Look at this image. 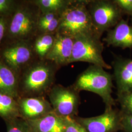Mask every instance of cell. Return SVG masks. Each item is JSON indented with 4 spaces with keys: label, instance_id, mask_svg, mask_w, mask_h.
Segmentation results:
<instances>
[{
    "label": "cell",
    "instance_id": "1",
    "mask_svg": "<svg viewBox=\"0 0 132 132\" xmlns=\"http://www.w3.org/2000/svg\"><path fill=\"white\" fill-rule=\"evenodd\" d=\"M113 76L99 66L91 65L77 77L72 87L80 92L87 90L98 95L106 108L113 107L116 101L112 96Z\"/></svg>",
    "mask_w": 132,
    "mask_h": 132
},
{
    "label": "cell",
    "instance_id": "2",
    "mask_svg": "<svg viewBox=\"0 0 132 132\" xmlns=\"http://www.w3.org/2000/svg\"><path fill=\"white\" fill-rule=\"evenodd\" d=\"M88 1L74 0L61 14L57 33L73 38L84 35H97L94 31L87 8Z\"/></svg>",
    "mask_w": 132,
    "mask_h": 132
},
{
    "label": "cell",
    "instance_id": "3",
    "mask_svg": "<svg viewBox=\"0 0 132 132\" xmlns=\"http://www.w3.org/2000/svg\"><path fill=\"white\" fill-rule=\"evenodd\" d=\"M103 44L95 34L84 35L74 38L70 64L77 62H87L105 69H111L112 66L105 61L102 55Z\"/></svg>",
    "mask_w": 132,
    "mask_h": 132
},
{
    "label": "cell",
    "instance_id": "4",
    "mask_svg": "<svg viewBox=\"0 0 132 132\" xmlns=\"http://www.w3.org/2000/svg\"><path fill=\"white\" fill-rule=\"evenodd\" d=\"M87 8L94 31L100 38L122 19V13L113 0H89Z\"/></svg>",
    "mask_w": 132,
    "mask_h": 132
},
{
    "label": "cell",
    "instance_id": "5",
    "mask_svg": "<svg viewBox=\"0 0 132 132\" xmlns=\"http://www.w3.org/2000/svg\"><path fill=\"white\" fill-rule=\"evenodd\" d=\"M79 93L71 86L54 87L50 94L53 112L61 117H77L80 103Z\"/></svg>",
    "mask_w": 132,
    "mask_h": 132
},
{
    "label": "cell",
    "instance_id": "6",
    "mask_svg": "<svg viewBox=\"0 0 132 132\" xmlns=\"http://www.w3.org/2000/svg\"><path fill=\"white\" fill-rule=\"evenodd\" d=\"M87 132H118L121 131L120 111L113 107L105 108L103 113L90 118L75 117Z\"/></svg>",
    "mask_w": 132,
    "mask_h": 132
},
{
    "label": "cell",
    "instance_id": "7",
    "mask_svg": "<svg viewBox=\"0 0 132 132\" xmlns=\"http://www.w3.org/2000/svg\"><path fill=\"white\" fill-rule=\"evenodd\" d=\"M52 67L40 63L31 69L25 79L26 88L30 91L41 93L47 90L52 83L53 78Z\"/></svg>",
    "mask_w": 132,
    "mask_h": 132
},
{
    "label": "cell",
    "instance_id": "8",
    "mask_svg": "<svg viewBox=\"0 0 132 132\" xmlns=\"http://www.w3.org/2000/svg\"><path fill=\"white\" fill-rule=\"evenodd\" d=\"M74 44V38L56 33L55 40L46 59L58 66L70 64Z\"/></svg>",
    "mask_w": 132,
    "mask_h": 132
},
{
    "label": "cell",
    "instance_id": "9",
    "mask_svg": "<svg viewBox=\"0 0 132 132\" xmlns=\"http://www.w3.org/2000/svg\"><path fill=\"white\" fill-rule=\"evenodd\" d=\"M118 94L132 92V59L121 57H114L112 64Z\"/></svg>",
    "mask_w": 132,
    "mask_h": 132
},
{
    "label": "cell",
    "instance_id": "10",
    "mask_svg": "<svg viewBox=\"0 0 132 132\" xmlns=\"http://www.w3.org/2000/svg\"><path fill=\"white\" fill-rule=\"evenodd\" d=\"M103 41L108 46L132 48V26L121 19L113 28L109 30Z\"/></svg>",
    "mask_w": 132,
    "mask_h": 132
},
{
    "label": "cell",
    "instance_id": "11",
    "mask_svg": "<svg viewBox=\"0 0 132 132\" xmlns=\"http://www.w3.org/2000/svg\"><path fill=\"white\" fill-rule=\"evenodd\" d=\"M34 132H64V122L61 117L53 111L31 120Z\"/></svg>",
    "mask_w": 132,
    "mask_h": 132
},
{
    "label": "cell",
    "instance_id": "12",
    "mask_svg": "<svg viewBox=\"0 0 132 132\" xmlns=\"http://www.w3.org/2000/svg\"><path fill=\"white\" fill-rule=\"evenodd\" d=\"M34 21L31 15L20 10L14 14L10 24V33L16 36L27 35L33 29Z\"/></svg>",
    "mask_w": 132,
    "mask_h": 132
},
{
    "label": "cell",
    "instance_id": "13",
    "mask_svg": "<svg viewBox=\"0 0 132 132\" xmlns=\"http://www.w3.org/2000/svg\"><path fill=\"white\" fill-rule=\"evenodd\" d=\"M24 114L29 118H39L53 111L50 104L41 98L24 99L21 103Z\"/></svg>",
    "mask_w": 132,
    "mask_h": 132
},
{
    "label": "cell",
    "instance_id": "14",
    "mask_svg": "<svg viewBox=\"0 0 132 132\" xmlns=\"http://www.w3.org/2000/svg\"><path fill=\"white\" fill-rule=\"evenodd\" d=\"M3 54L5 61L10 66L16 68L28 61L31 52L27 47L18 45L7 48Z\"/></svg>",
    "mask_w": 132,
    "mask_h": 132
},
{
    "label": "cell",
    "instance_id": "15",
    "mask_svg": "<svg viewBox=\"0 0 132 132\" xmlns=\"http://www.w3.org/2000/svg\"><path fill=\"white\" fill-rule=\"evenodd\" d=\"M0 93L11 97L17 94L16 80L13 72L1 62Z\"/></svg>",
    "mask_w": 132,
    "mask_h": 132
},
{
    "label": "cell",
    "instance_id": "16",
    "mask_svg": "<svg viewBox=\"0 0 132 132\" xmlns=\"http://www.w3.org/2000/svg\"><path fill=\"white\" fill-rule=\"evenodd\" d=\"M74 0H39L36 4L45 13L61 14L73 2Z\"/></svg>",
    "mask_w": 132,
    "mask_h": 132
},
{
    "label": "cell",
    "instance_id": "17",
    "mask_svg": "<svg viewBox=\"0 0 132 132\" xmlns=\"http://www.w3.org/2000/svg\"><path fill=\"white\" fill-rule=\"evenodd\" d=\"M55 34L54 35L50 34H43L36 39L35 43V50L41 58L46 59L53 45Z\"/></svg>",
    "mask_w": 132,
    "mask_h": 132
},
{
    "label": "cell",
    "instance_id": "18",
    "mask_svg": "<svg viewBox=\"0 0 132 132\" xmlns=\"http://www.w3.org/2000/svg\"><path fill=\"white\" fill-rule=\"evenodd\" d=\"M17 109L12 97L0 93V115L9 117L16 113Z\"/></svg>",
    "mask_w": 132,
    "mask_h": 132
},
{
    "label": "cell",
    "instance_id": "19",
    "mask_svg": "<svg viewBox=\"0 0 132 132\" xmlns=\"http://www.w3.org/2000/svg\"><path fill=\"white\" fill-rule=\"evenodd\" d=\"M117 100L121 107V112L132 114V92L118 94Z\"/></svg>",
    "mask_w": 132,
    "mask_h": 132
},
{
    "label": "cell",
    "instance_id": "20",
    "mask_svg": "<svg viewBox=\"0 0 132 132\" xmlns=\"http://www.w3.org/2000/svg\"><path fill=\"white\" fill-rule=\"evenodd\" d=\"M64 122V132H87L75 117H63Z\"/></svg>",
    "mask_w": 132,
    "mask_h": 132
},
{
    "label": "cell",
    "instance_id": "21",
    "mask_svg": "<svg viewBox=\"0 0 132 132\" xmlns=\"http://www.w3.org/2000/svg\"><path fill=\"white\" fill-rule=\"evenodd\" d=\"M122 13L128 14L132 17V0H113Z\"/></svg>",
    "mask_w": 132,
    "mask_h": 132
},
{
    "label": "cell",
    "instance_id": "22",
    "mask_svg": "<svg viewBox=\"0 0 132 132\" xmlns=\"http://www.w3.org/2000/svg\"><path fill=\"white\" fill-rule=\"evenodd\" d=\"M121 131L123 132H132V114L121 112Z\"/></svg>",
    "mask_w": 132,
    "mask_h": 132
},
{
    "label": "cell",
    "instance_id": "23",
    "mask_svg": "<svg viewBox=\"0 0 132 132\" xmlns=\"http://www.w3.org/2000/svg\"><path fill=\"white\" fill-rule=\"evenodd\" d=\"M28 131L27 129L24 127L20 125H12L10 127L8 132H34L32 128H31Z\"/></svg>",
    "mask_w": 132,
    "mask_h": 132
},
{
    "label": "cell",
    "instance_id": "24",
    "mask_svg": "<svg viewBox=\"0 0 132 132\" xmlns=\"http://www.w3.org/2000/svg\"><path fill=\"white\" fill-rule=\"evenodd\" d=\"M10 6V1L6 0H0V13L9 10Z\"/></svg>",
    "mask_w": 132,
    "mask_h": 132
},
{
    "label": "cell",
    "instance_id": "25",
    "mask_svg": "<svg viewBox=\"0 0 132 132\" xmlns=\"http://www.w3.org/2000/svg\"><path fill=\"white\" fill-rule=\"evenodd\" d=\"M5 21L2 19H0V42L3 38L5 34Z\"/></svg>",
    "mask_w": 132,
    "mask_h": 132
},
{
    "label": "cell",
    "instance_id": "26",
    "mask_svg": "<svg viewBox=\"0 0 132 132\" xmlns=\"http://www.w3.org/2000/svg\"></svg>",
    "mask_w": 132,
    "mask_h": 132
}]
</instances>
